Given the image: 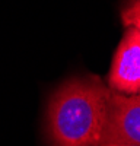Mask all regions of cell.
<instances>
[{
	"label": "cell",
	"instance_id": "obj_5",
	"mask_svg": "<svg viewBox=\"0 0 140 146\" xmlns=\"http://www.w3.org/2000/svg\"><path fill=\"white\" fill-rule=\"evenodd\" d=\"M99 146H140V145H131V143H102Z\"/></svg>",
	"mask_w": 140,
	"mask_h": 146
},
{
	"label": "cell",
	"instance_id": "obj_4",
	"mask_svg": "<svg viewBox=\"0 0 140 146\" xmlns=\"http://www.w3.org/2000/svg\"><path fill=\"white\" fill-rule=\"evenodd\" d=\"M121 18L125 27H131L140 32V0H131L121 12Z\"/></svg>",
	"mask_w": 140,
	"mask_h": 146
},
{
	"label": "cell",
	"instance_id": "obj_2",
	"mask_svg": "<svg viewBox=\"0 0 140 146\" xmlns=\"http://www.w3.org/2000/svg\"><path fill=\"white\" fill-rule=\"evenodd\" d=\"M102 143L140 145V94L123 95L111 91Z\"/></svg>",
	"mask_w": 140,
	"mask_h": 146
},
{
	"label": "cell",
	"instance_id": "obj_3",
	"mask_svg": "<svg viewBox=\"0 0 140 146\" xmlns=\"http://www.w3.org/2000/svg\"><path fill=\"white\" fill-rule=\"evenodd\" d=\"M108 88L123 95L140 94V32L131 27L118 45L108 75Z\"/></svg>",
	"mask_w": 140,
	"mask_h": 146
},
{
	"label": "cell",
	"instance_id": "obj_1",
	"mask_svg": "<svg viewBox=\"0 0 140 146\" xmlns=\"http://www.w3.org/2000/svg\"><path fill=\"white\" fill-rule=\"evenodd\" d=\"M111 89L99 78L67 80L51 96L47 130L51 146H99Z\"/></svg>",
	"mask_w": 140,
	"mask_h": 146
}]
</instances>
